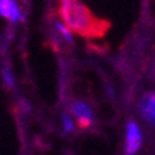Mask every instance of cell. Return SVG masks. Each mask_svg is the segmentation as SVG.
I'll return each mask as SVG.
<instances>
[{
  "mask_svg": "<svg viewBox=\"0 0 155 155\" xmlns=\"http://www.w3.org/2000/svg\"><path fill=\"white\" fill-rule=\"evenodd\" d=\"M59 14L70 31L84 37H101L109 30V22L96 17L81 0H59Z\"/></svg>",
  "mask_w": 155,
  "mask_h": 155,
  "instance_id": "obj_1",
  "label": "cell"
},
{
  "mask_svg": "<svg viewBox=\"0 0 155 155\" xmlns=\"http://www.w3.org/2000/svg\"><path fill=\"white\" fill-rule=\"evenodd\" d=\"M141 146H143V134H141L140 124L137 121H127L124 153L126 155H135L141 149Z\"/></svg>",
  "mask_w": 155,
  "mask_h": 155,
  "instance_id": "obj_2",
  "label": "cell"
},
{
  "mask_svg": "<svg viewBox=\"0 0 155 155\" xmlns=\"http://www.w3.org/2000/svg\"><path fill=\"white\" fill-rule=\"evenodd\" d=\"M138 112L150 127H155V92H146L140 98Z\"/></svg>",
  "mask_w": 155,
  "mask_h": 155,
  "instance_id": "obj_3",
  "label": "cell"
},
{
  "mask_svg": "<svg viewBox=\"0 0 155 155\" xmlns=\"http://www.w3.org/2000/svg\"><path fill=\"white\" fill-rule=\"evenodd\" d=\"M71 113L78 118V124H79L81 129H87L93 123V112L87 102L73 101L71 102Z\"/></svg>",
  "mask_w": 155,
  "mask_h": 155,
  "instance_id": "obj_4",
  "label": "cell"
},
{
  "mask_svg": "<svg viewBox=\"0 0 155 155\" xmlns=\"http://www.w3.org/2000/svg\"><path fill=\"white\" fill-rule=\"evenodd\" d=\"M14 5H16V0H0V16L9 19Z\"/></svg>",
  "mask_w": 155,
  "mask_h": 155,
  "instance_id": "obj_5",
  "label": "cell"
},
{
  "mask_svg": "<svg viewBox=\"0 0 155 155\" xmlns=\"http://www.w3.org/2000/svg\"><path fill=\"white\" fill-rule=\"evenodd\" d=\"M54 27H56V30H58V33L65 39V42H68V44H73V34H71V31L64 25L61 20H56L54 22Z\"/></svg>",
  "mask_w": 155,
  "mask_h": 155,
  "instance_id": "obj_6",
  "label": "cell"
},
{
  "mask_svg": "<svg viewBox=\"0 0 155 155\" xmlns=\"http://www.w3.org/2000/svg\"><path fill=\"white\" fill-rule=\"evenodd\" d=\"M2 76H3V82H5L6 87H9V88L14 87L16 79H14V74H12V70H9L8 67H5L3 71H2Z\"/></svg>",
  "mask_w": 155,
  "mask_h": 155,
  "instance_id": "obj_7",
  "label": "cell"
},
{
  "mask_svg": "<svg viewBox=\"0 0 155 155\" xmlns=\"http://www.w3.org/2000/svg\"><path fill=\"white\" fill-rule=\"evenodd\" d=\"M62 124H64V132H65V134L71 132L73 127H74V124H73V121H71L68 113H62Z\"/></svg>",
  "mask_w": 155,
  "mask_h": 155,
  "instance_id": "obj_8",
  "label": "cell"
}]
</instances>
